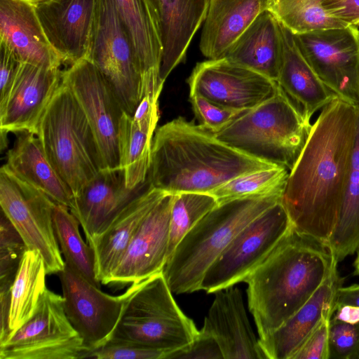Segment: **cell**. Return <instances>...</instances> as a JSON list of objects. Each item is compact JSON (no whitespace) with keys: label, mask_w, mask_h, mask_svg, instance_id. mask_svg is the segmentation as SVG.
Here are the masks:
<instances>
[{"label":"cell","mask_w":359,"mask_h":359,"mask_svg":"<svg viewBox=\"0 0 359 359\" xmlns=\"http://www.w3.org/2000/svg\"><path fill=\"white\" fill-rule=\"evenodd\" d=\"M166 359H224L215 337L201 328L194 339L186 347L170 353Z\"/></svg>","instance_id":"obj_41"},{"label":"cell","mask_w":359,"mask_h":359,"mask_svg":"<svg viewBox=\"0 0 359 359\" xmlns=\"http://www.w3.org/2000/svg\"><path fill=\"white\" fill-rule=\"evenodd\" d=\"M209 0H158L163 83L185 58L190 42L205 20Z\"/></svg>","instance_id":"obj_27"},{"label":"cell","mask_w":359,"mask_h":359,"mask_svg":"<svg viewBox=\"0 0 359 359\" xmlns=\"http://www.w3.org/2000/svg\"><path fill=\"white\" fill-rule=\"evenodd\" d=\"M187 83L189 93L238 111L257 107L279 88L276 81L224 57L197 63Z\"/></svg>","instance_id":"obj_14"},{"label":"cell","mask_w":359,"mask_h":359,"mask_svg":"<svg viewBox=\"0 0 359 359\" xmlns=\"http://www.w3.org/2000/svg\"><path fill=\"white\" fill-rule=\"evenodd\" d=\"M359 245V108L355 143L342 204L327 244L339 262L353 254Z\"/></svg>","instance_id":"obj_30"},{"label":"cell","mask_w":359,"mask_h":359,"mask_svg":"<svg viewBox=\"0 0 359 359\" xmlns=\"http://www.w3.org/2000/svg\"><path fill=\"white\" fill-rule=\"evenodd\" d=\"M217 205L215 197L208 193L175 194L169 224L168 259L184 236Z\"/></svg>","instance_id":"obj_36"},{"label":"cell","mask_w":359,"mask_h":359,"mask_svg":"<svg viewBox=\"0 0 359 359\" xmlns=\"http://www.w3.org/2000/svg\"><path fill=\"white\" fill-rule=\"evenodd\" d=\"M280 25L283 52L277 83L311 119L337 96L322 81L304 57L294 34L280 22Z\"/></svg>","instance_id":"obj_25"},{"label":"cell","mask_w":359,"mask_h":359,"mask_svg":"<svg viewBox=\"0 0 359 359\" xmlns=\"http://www.w3.org/2000/svg\"><path fill=\"white\" fill-rule=\"evenodd\" d=\"M31 1L34 4H37L39 3L45 2L49 0H29Z\"/></svg>","instance_id":"obj_50"},{"label":"cell","mask_w":359,"mask_h":359,"mask_svg":"<svg viewBox=\"0 0 359 359\" xmlns=\"http://www.w3.org/2000/svg\"><path fill=\"white\" fill-rule=\"evenodd\" d=\"M62 76L60 68L22 62L8 97L0 104L2 147L6 144L8 133L36 135L41 118L62 82Z\"/></svg>","instance_id":"obj_16"},{"label":"cell","mask_w":359,"mask_h":359,"mask_svg":"<svg viewBox=\"0 0 359 359\" xmlns=\"http://www.w3.org/2000/svg\"><path fill=\"white\" fill-rule=\"evenodd\" d=\"M337 263L326 245L292 229L245 280L259 339L297 311Z\"/></svg>","instance_id":"obj_3"},{"label":"cell","mask_w":359,"mask_h":359,"mask_svg":"<svg viewBox=\"0 0 359 359\" xmlns=\"http://www.w3.org/2000/svg\"><path fill=\"white\" fill-rule=\"evenodd\" d=\"M58 274L65 311L83 339V353L100 347L118 322L124 294L112 296L102 292L65 263Z\"/></svg>","instance_id":"obj_15"},{"label":"cell","mask_w":359,"mask_h":359,"mask_svg":"<svg viewBox=\"0 0 359 359\" xmlns=\"http://www.w3.org/2000/svg\"><path fill=\"white\" fill-rule=\"evenodd\" d=\"M327 12L347 26H359V0H325Z\"/></svg>","instance_id":"obj_45"},{"label":"cell","mask_w":359,"mask_h":359,"mask_svg":"<svg viewBox=\"0 0 359 359\" xmlns=\"http://www.w3.org/2000/svg\"><path fill=\"white\" fill-rule=\"evenodd\" d=\"M17 135L5 165L18 177L69 209L74 194L48 158L39 138L29 132Z\"/></svg>","instance_id":"obj_29"},{"label":"cell","mask_w":359,"mask_h":359,"mask_svg":"<svg viewBox=\"0 0 359 359\" xmlns=\"http://www.w3.org/2000/svg\"><path fill=\"white\" fill-rule=\"evenodd\" d=\"M55 203L15 175L4 164L0 170V205L29 250L41 256L47 274L59 273L65 260L53 225Z\"/></svg>","instance_id":"obj_11"},{"label":"cell","mask_w":359,"mask_h":359,"mask_svg":"<svg viewBox=\"0 0 359 359\" xmlns=\"http://www.w3.org/2000/svg\"><path fill=\"white\" fill-rule=\"evenodd\" d=\"M325 0H270L268 10L293 34L348 27L325 9Z\"/></svg>","instance_id":"obj_34"},{"label":"cell","mask_w":359,"mask_h":359,"mask_svg":"<svg viewBox=\"0 0 359 359\" xmlns=\"http://www.w3.org/2000/svg\"><path fill=\"white\" fill-rule=\"evenodd\" d=\"M293 227L281 201L245 226L205 272L200 290L208 294L245 282Z\"/></svg>","instance_id":"obj_8"},{"label":"cell","mask_w":359,"mask_h":359,"mask_svg":"<svg viewBox=\"0 0 359 359\" xmlns=\"http://www.w3.org/2000/svg\"><path fill=\"white\" fill-rule=\"evenodd\" d=\"M331 318L348 323L359 322V307L341 305L334 308Z\"/></svg>","instance_id":"obj_47"},{"label":"cell","mask_w":359,"mask_h":359,"mask_svg":"<svg viewBox=\"0 0 359 359\" xmlns=\"http://www.w3.org/2000/svg\"><path fill=\"white\" fill-rule=\"evenodd\" d=\"M201 328L215 337L224 359H266L237 287L215 293Z\"/></svg>","instance_id":"obj_21"},{"label":"cell","mask_w":359,"mask_h":359,"mask_svg":"<svg viewBox=\"0 0 359 359\" xmlns=\"http://www.w3.org/2000/svg\"><path fill=\"white\" fill-rule=\"evenodd\" d=\"M133 45L142 80V97L158 98L163 47L158 16L149 0H113Z\"/></svg>","instance_id":"obj_20"},{"label":"cell","mask_w":359,"mask_h":359,"mask_svg":"<svg viewBox=\"0 0 359 359\" xmlns=\"http://www.w3.org/2000/svg\"><path fill=\"white\" fill-rule=\"evenodd\" d=\"M27 247L13 224L1 211L0 222V292L11 286Z\"/></svg>","instance_id":"obj_37"},{"label":"cell","mask_w":359,"mask_h":359,"mask_svg":"<svg viewBox=\"0 0 359 359\" xmlns=\"http://www.w3.org/2000/svg\"><path fill=\"white\" fill-rule=\"evenodd\" d=\"M172 294L163 271L132 283L123 293L121 312L109 339L139 343L165 351L167 356L186 347L198 330Z\"/></svg>","instance_id":"obj_6"},{"label":"cell","mask_w":359,"mask_h":359,"mask_svg":"<svg viewBox=\"0 0 359 359\" xmlns=\"http://www.w3.org/2000/svg\"><path fill=\"white\" fill-rule=\"evenodd\" d=\"M62 82L74 95L90 124L104 168L119 167L118 130L125 111L103 76L85 58L63 71Z\"/></svg>","instance_id":"obj_13"},{"label":"cell","mask_w":359,"mask_h":359,"mask_svg":"<svg viewBox=\"0 0 359 359\" xmlns=\"http://www.w3.org/2000/svg\"><path fill=\"white\" fill-rule=\"evenodd\" d=\"M330 359L359 358V322L348 323L330 318Z\"/></svg>","instance_id":"obj_39"},{"label":"cell","mask_w":359,"mask_h":359,"mask_svg":"<svg viewBox=\"0 0 359 359\" xmlns=\"http://www.w3.org/2000/svg\"><path fill=\"white\" fill-rule=\"evenodd\" d=\"M290 171L285 167L276 166L238 176L213 189L208 194L217 204L250 197L282 195Z\"/></svg>","instance_id":"obj_35"},{"label":"cell","mask_w":359,"mask_h":359,"mask_svg":"<svg viewBox=\"0 0 359 359\" xmlns=\"http://www.w3.org/2000/svg\"><path fill=\"white\" fill-rule=\"evenodd\" d=\"M147 181L135 189L127 187L120 167L102 169L74 197L70 212L91 241L102 232L116 215L149 186Z\"/></svg>","instance_id":"obj_19"},{"label":"cell","mask_w":359,"mask_h":359,"mask_svg":"<svg viewBox=\"0 0 359 359\" xmlns=\"http://www.w3.org/2000/svg\"><path fill=\"white\" fill-rule=\"evenodd\" d=\"M282 52L280 22L267 9L257 16L222 57L277 82Z\"/></svg>","instance_id":"obj_28"},{"label":"cell","mask_w":359,"mask_h":359,"mask_svg":"<svg viewBox=\"0 0 359 359\" xmlns=\"http://www.w3.org/2000/svg\"><path fill=\"white\" fill-rule=\"evenodd\" d=\"M166 194L149 185L128 204L102 232L87 242L94 252L96 277L99 282L104 283L144 218Z\"/></svg>","instance_id":"obj_24"},{"label":"cell","mask_w":359,"mask_h":359,"mask_svg":"<svg viewBox=\"0 0 359 359\" xmlns=\"http://www.w3.org/2000/svg\"><path fill=\"white\" fill-rule=\"evenodd\" d=\"M123 109L133 116L142 98L133 48L113 0H97L88 55Z\"/></svg>","instance_id":"obj_9"},{"label":"cell","mask_w":359,"mask_h":359,"mask_svg":"<svg viewBox=\"0 0 359 359\" xmlns=\"http://www.w3.org/2000/svg\"><path fill=\"white\" fill-rule=\"evenodd\" d=\"M46 274L41 255L36 250L27 249L11 289L9 334L23 325L35 313L47 288Z\"/></svg>","instance_id":"obj_31"},{"label":"cell","mask_w":359,"mask_h":359,"mask_svg":"<svg viewBox=\"0 0 359 359\" xmlns=\"http://www.w3.org/2000/svg\"><path fill=\"white\" fill-rule=\"evenodd\" d=\"M21 64L9 46L0 41V104L8 97Z\"/></svg>","instance_id":"obj_43"},{"label":"cell","mask_w":359,"mask_h":359,"mask_svg":"<svg viewBox=\"0 0 359 359\" xmlns=\"http://www.w3.org/2000/svg\"><path fill=\"white\" fill-rule=\"evenodd\" d=\"M36 135L74 197L104 169L90 124L63 82L41 118Z\"/></svg>","instance_id":"obj_7"},{"label":"cell","mask_w":359,"mask_h":359,"mask_svg":"<svg viewBox=\"0 0 359 359\" xmlns=\"http://www.w3.org/2000/svg\"><path fill=\"white\" fill-rule=\"evenodd\" d=\"M0 41L9 46L22 62L47 68L62 65L29 0H0Z\"/></svg>","instance_id":"obj_23"},{"label":"cell","mask_w":359,"mask_h":359,"mask_svg":"<svg viewBox=\"0 0 359 359\" xmlns=\"http://www.w3.org/2000/svg\"><path fill=\"white\" fill-rule=\"evenodd\" d=\"M174 197L175 194H166L149 212L104 285L137 283L163 271Z\"/></svg>","instance_id":"obj_17"},{"label":"cell","mask_w":359,"mask_h":359,"mask_svg":"<svg viewBox=\"0 0 359 359\" xmlns=\"http://www.w3.org/2000/svg\"><path fill=\"white\" fill-rule=\"evenodd\" d=\"M154 133L140 128L124 112L118 130L119 167L126 184L135 189L146 182L150 168Z\"/></svg>","instance_id":"obj_33"},{"label":"cell","mask_w":359,"mask_h":359,"mask_svg":"<svg viewBox=\"0 0 359 359\" xmlns=\"http://www.w3.org/2000/svg\"><path fill=\"white\" fill-rule=\"evenodd\" d=\"M356 251H357V256H356V259L354 262L355 273L356 274L359 275V245H358Z\"/></svg>","instance_id":"obj_48"},{"label":"cell","mask_w":359,"mask_h":359,"mask_svg":"<svg viewBox=\"0 0 359 359\" xmlns=\"http://www.w3.org/2000/svg\"><path fill=\"white\" fill-rule=\"evenodd\" d=\"M357 122L358 107L338 97L322 109L282 196L293 229L326 245L339 215Z\"/></svg>","instance_id":"obj_1"},{"label":"cell","mask_w":359,"mask_h":359,"mask_svg":"<svg viewBox=\"0 0 359 359\" xmlns=\"http://www.w3.org/2000/svg\"><path fill=\"white\" fill-rule=\"evenodd\" d=\"M189 102L199 125L213 133L222 130L245 111L222 107L195 93H189Z\"/></svg>","instance_id":"obj_40"},{"label":"cell","mask_w":359,"mask_h":359,"mask_svg":"<svg viewBox=\"0 0 359 359\" xmlns=\"http://www.w3.org/2000/svg\"><path fill=\"white\" fill-rule=\"evenodd\" d=\"M325 317L290 359H330V321Z\"/></svg>","instance_id":"obj_42"},{"label":"cell","mask_w":359,"mask_h":359,"mask_svg":"<svg viewBox=\"0 0 359 359\" xmlns=\"http://www.w3.org/2000/svg\"><path fill=\"white\" fill-rule=\"evenodd\" d=\"M276 166L179 116L155 131L147 181L168 194L209 193L238 176Z\"/></svg>","instance_id":"obj_2"},{"label":"cell","mask_w":359,"mask_h":359,"mask_svg":"<svg viewBox=\"0 0 359 359\" xmlns=\"http://www.w3.org/2000/svg\"><path fill=\"white\" fill-rule=\"evenodd\" d=\"M337 264L297 311L274 332L259 339L266 359H290L322 320L332 317L336 294L341 285Z\"/></svg>","instance_id":"obj_22"},{"label":"cell","mask_w":359,"mask_h":359,"mask_svg":"<svg viewBox=\"0 0 359 359\" xmlns=\"http://www.w3.org/2000/svg\"><path fill=\"white\" fill-rule=\"evenodd\" d=\"M79 222L63 205L55 203L53 210V225L65 263L88 281L100 288L96 277L93 250L85 243L79 229Z\"/></svg>","instance_id":"obj_32"},{"label":"cell","mask_w":359,"mask_h":359,"mask_svg":"<svg viewBox=\"0 0 359 359\" xmlns=\"http://www.w3.org/2000/svg\"><path fill=\"white\" fill-rule=\"evenodd\" d=\"M312 69L338 97L359 108V29H318L294 34Z\"/></svg>","instance_id":"obj_12"},{"label":"cell","mask_w":359,"mask_h":359,"mask_svg":"<svg viewBox=\"0 0 359 359\" xmlns=\"http://www.w3.org/2000/svg\"><path fill=\"white\" fill-rule=\"evenodd\" d=\"M341 305H351L359 307V284H353L348 287L338 288L334 308Z\"/></svg>","instance_id":"obj_46"},{"label":"cell","mask_w":359,"mask_h":359,"mask_svg":"<svg viewBox=\"0 0 359 359\" xmlns=\"http://www.w3.org/2000/svg\"><path fill=\"white\" fill-rule=\"evenodd\" d=\"M149 1L151 4L152 6L154 7V10L156 11V12L158 16V12H159L158 0H149ZM158 18H159V16H158Z\"/></svg>","instance_id":"obj_49"},{"label":"cell","mask_w":359,"mask_h":359,"mask_svg":"<svg viewBox=\"0 0 359 359\" xmlns=\"http://www.w3.org/2000/svg\"><path fill=\"white\" fill-rule=\"evenodd\" d=\"M168 353L139 343L109 339L100 347L83 353L81 358L165 359Z\"/></svg>","instance_id":"obj_38"},{"label":"cell","mask_w":359,"mask_h":359,"mask_svg":"<svg viewBox=\"0 0 359 359\" xmlns=\"http://www.w3.org/2000/svg\"><path fill=\"white\" fill-rule=\"evenodd\" d=\"M84 351L63 297L48 288L34 315L0 342V359H78Z\"/></svg>","instance_id":"obj_10"},{"label":"cell","mask_w":359,"mask_h":359,"mask_svg":"<svg viewBox=\"0 0 359 359\" xmlns=\"http://www.w3.org/2000/svg\"><path fill=\"white\" fill-rule=\"evenodd\" d=\"M158 98L147 95L142 97L132 116L134 123L141 129L154 133L159 118Z\"/></svg>","instance_id":"obj_44"},{"label":"cell","mask_w":359,"mask_h":359,"mask_svg":"<svg viewBox=\"0 0 359 359\" xmlns=\"http://www.w3.org/2000/svg\"><path fill=\"white\" fill-rule=\"evenodd\" d=\"M270 0H209L200 40V50L208 59L223 57Z\"/></svg>","instance_id":"obj_26"},{"label":"cell","mask_w":359,"mask_h":359,"mask_svg":"<svg viewBox=\"0 0 359 359\" xmlns=\"http://www.w3.org/2000/svg\"><path fill=\"white\" fill-rule=\"evenodd\" d=\"M97 0H49L35 5L44 33L62 65L87 57Z\"/></svg>","instance_id":"obj_18"},{"label":"cell","mask_w":359,"mask_h":359,"mask_svg":"<svg viewBox=\"0 0 359 359\" xmlns=\"http://www.w3.org/2000/svg\"><path fill=\"white\" fill-rule=\"evenodd\" d=\"M282 195L235 199L217 204L180 241L163 269L172 293L200 290L202 279L235 236L281 201Z\"/></svg>","instance_id":"obj_4"},{"label":"cell","mask_w":359,"mask_h":359,"mask_svg":"<svg viewBox=\"0 0 359 359\" xmlns=\"http://www.w3.org/2000/svg\"><path fill=\"white\" fill-rule=\"evenodd\" d=\"M312 124L279 86L276 94L214 133L226 144L266 162L293 168Z\"/></svg>","instance_id":"obj_5"}]
</instances>
